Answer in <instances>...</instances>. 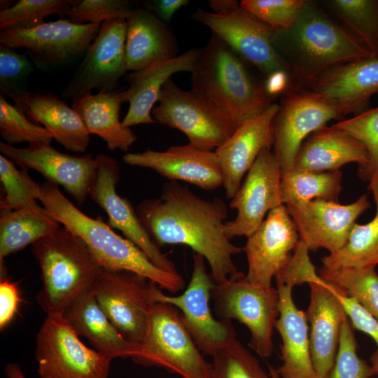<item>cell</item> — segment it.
<instances>
[{"label":"cell","mask_w":378,"mask_h":378,"mask_svg":"<svg viewBox=\"0 0 378 378\" xmlns=\"http://www.w3.org/2000/svg\"><path fill=\"white\" fill-rule=\"evenodd\" d=\"M308 89L335 103L344 115L360 113L378 92V57L370 56L334 68Z\"/></svg>","instance_id":"484cf974"},{"label":"cell","mask_w":378,"mask_h":378,"mask_svg":"<svg viewBox=\"0 0 378 378\" xmlns=\"http://www.w3.org/2000/svg\"><path fill=\"white\" fill-rule=\"evenodd\" d=\"M279 108L273 103L260 114L239 125L232 136L214 151L223 176L227 199H232L259 153L272 147V122Z\"/></svg>","instance_id":"603a6c76"},{"label":"cell","mask_w":378,"mask_h":378,"mask_svg":"<svg viewBox=\"0 0 378 378\" xmlns=\"http://www.w3.org/2000/svg\"><path fill=\"white\" fill-rule=\"evenodd\" d=\"M62 314L80 337L86 338L95 350L111 360L133 359L138 355L141 346L130 342L121 335L100 308L91 290Z\"/></svg>","instance_id":"f546056e"},{"label":"cell","mask_w":378,"mask_h":378,"mask_svg":"<svg viewBox=\"0 0 378 378\" xmlns=\"http://www.w3.org/2000/svg\"><path fill=\"white\" fill-rule=\"evenodd\" d=\"M276 373H277V372H276ZM276 378H280V377H279V375L278 374V373H277V374H276Z\"/></svg>","instance_id":"f5cc1de1"},{"label":"cell","mask_w":378,"mask_h":378,"mask_svg":"<svg viewBox=\"0 0 378 378\" xmlns=\"http://www.w3.org/2000/svg\"><path fill=\"white\" fill-rule=\"evenodd\" d=\"M369 189L376 204L374 218L365 224L356 223L344 246L321 258V267L335 270L378 265V174L370 180Z\"/></svg>","instance_id":"d6a6232c"},{"label":"cell","mask_w":378,"mask_h":378,"mask_svg":"<svg viewBox=\"0 0 378 378\" xmlns=\"http://www.w3.org/2000/svg\"><path fill=\"white\" fill-rule=\"evenodd\" d=\"M135 8L126 0H81L76 1L64 15L76 24H102L113 20H127Z\"/></svg>","instance_id":"7bdbcfd3"},{"label":"cell","mask_w":378,"mask_h":378,"mask_svg":"<svg viewBox=\"0 0 378 378\" xmlns=\"http://www.w3.org/2000/svg\"><path fill=\"white\" fill-rule=\"evenodd\" d=\"M4 266L1 265L0 281V329L3 330L18 313L21 298L18 286L6 276Z\"/></svg>","instance_id":"c3c4849f"},{"label":"cell","mask_w":378,"mask_h":378,"mask_svg":"<svg viewBox=\"0 0 378 378\" xmlns=\"http://www.w3.org/2000/svg\"><path fill=\"white\" fill-rule=\"evenodd\" d=\"M38 201L59 223L79 237L101 267L139 274L172 293L183 288L179 274L170 273L155 265L133 242L115 233L100 217L93 218L76 207L49 181L40 184Z\"/></svg>","instance_id":"277c9868"},{"label":"cell","mask_w":378,"mask_h":378,"mask_svg":"<svg viewBox=\"0 0 378 378\" xmlns=\"http://www.w3.org/2000/svg\"><path fill=\"white\" fill-rule=\"evenodd\" d=\"M223 39L212 33L191 71V89L202 94L240 125L274 103L265 80Z\"/></svg>","instance_id":"3957f363"},{"label":"cell","mask_w":378,"mask_h":378,"mask_svg":"<svg viewBox=\"0 0 378 378\" xmlns=\"http://www.w3.org/2000/svg\"><path fill=\"white\" fill-rule=\"evenodd\" d=\"M353 327L346 318L341 328L340 342L333 367L326 378H370L372 368L357 354Z\"/></svg>","instance_id":"b9f144b4"},{"label":"cell","mask_w":378,"mask_h":378,"mask_svg":"<svg viewBox=\"0 0 378 378\" xmlns=\"http://www.w3.org/2000/svg\"><path fill=\"white\" fill-rule=\"evenodd\" d=\"M100 26L59 19L32 28L1 31L0 46L24 49L41 69H59L84 56Z\"/></svg>","instance_id":"5bb4252c"},{"label":"cell","mask_w":378,"mask_h":378,"mask_svg":"<svg viewBox=\"0 0 378 378\" xmlns=\"http://www.w3.org/2000/svg\"><path fill=\"white\" fill-rule=\"evenodd\" d=\"M371 366L372 368L374 374L378 375V346L376 350L372 354L370 357Z\"/></svg>","instance_id":"816d5d0a"},{"label":"cell","mask_w":378,"mask_h":378,"mask_svg":"<svg viewBox=\"0 0 378 378\" xmlns=\"http://www.w3.org/2000/svg\"><path fill=\"white\" fill-rule=\"evenodd\" d=\"M158 286L128 271L101 267L91 291L110 321L130 342L141 346L148 325Z\"/></svg>","instance_id":"30bf717a"},{"label":"cell","mask_w":378,"mask_h":378,"mask_svg":"<svg viewBox=\"0 0 378 378\" xmlns=\"http://www.w3.org/2000/svg\"><path fill=\"white\" fill-rule=\"evenodd\" d=\"M0 181L5 194L0 202L1 210L13 211L37 204L40 184L29 176L27 171L18 169L2 154Z\"/></svg>","instance_id":"f35d334b"},{"label":"cell","mask_w":378,"mask_h":378,"mask_svg":"<svg viewBox=\"0 0 378 378\" xmlns=\"http://www.w3.org/2000/svg\"><path fill=\"white\" fill-rule=\"evenodd\" d=\"M356 162L363 167L368 162L363 145L336 127L324 126L310 134L302 143L292 170L298 172H335L344 164Z\"/></svg>","instance_id":"83f0119b"},{"label":"cell","mask_w":378,"mask_h":378,"mask_svg":"<svg viewBox=\"0 0 378 378\" xmlns=\"http://www.w3.org/2000/svg\"><path fill=\"white\" fill-rule=\"evenodd\" d=\"M131 166L154 170L169 181H182L206 190L223 186L222 169L215 151L195 147L190 144L173 146L166 150L150 149L122 156Z\"/></svg>","instance_id":"44dd1931"},{"label":"cell","mask_w":378,"mask_h":378,"mask_svg":"<svg viewBox=\"0 0 378 378\" xmlns=\"http://www.w3.org/2000/svg\"><path fill=\"white\" fill-rule=\"evenodd\" d=\"M212 12L199 8L193 20L209 28L265 77L276 72L288 74L297 84L292 69L276 50L274 29L244 9L236 0L208 1Z\"/></svg>","instance_id":"8992f818"},{"label":"cell","mask_w":378,"mask_h":378,"mask_svg":"<svg viewBox=\"0 0 378 378\" xmlns=\"http://www.w3.org/2000/svg\"><path fill=\"white\" fill-rule=\"evenodd\" d=\"M342 173L335 172H298L281 174L282 202L284 205L322 199L338 202Z\"/></svg>","instance_id":"836d02e7"},{"label":"cell","mask_w":378,"mask_h":378,"mask_svg":"<svg viewBox=\"0 0 378 378\" xmlns=\"http://www.w3.org/2000/svg\"><path fill=\"white\" fill-rule=\"evenodd\" d=\"M344 115L335 103L302 86H292L281 95L279 108L272 122V148L281 174L292 170L306 138L330 120Z\"/></svg>","instance_id":"8fae6325"},{"label":"cell","mask_w":378,"mask_h":378,"mask_svg":"<svg viewBox=\"0 0 378 378\" xmlns=\"http://www.w3.org/2000/svg\"><path fill=\"white\" fill-rule=\"evenodd\" d=\"M125 88L111 92H92L72 99L71 107L78 113L90 134L102 139L111 150L127 151L137 140L130 127L120 120Z\"/></svg>","instance_id":"4dcf8cb0"},{"label":"cell","mask_w":378,"mask_h":378,"mask_svg":"<svg viewBox=\"0 0 378 378\" xmlns=\"http://www.w3.org/2000/svg\"><path fill=\"white\" fill-rule=\"evenodd\" d=\"M300 241L296 227L284 204L272 209L247 237L243 251L248 262L246 279L272 286V279L290 260Z\"/></svg>","instance_id":"d6986e66"},{"label":"cell","mask_w":378,"mask_h":378,"mask_svg":"<svg viewBox=\"0 0 378 378\" xmlns=\"http://www.w3.org/2000/svg\"><path fill=\"white\" fill-rule=\"evenodd\" d=\"M34 71L31 60L13 49L0 46V91L14 103L25 91V82Z\"/></svg>","instance_id":"f6af8a7d"},{"label":"cell","mask_w":378,"mask_h":378,"mask_svg":"<svg viewBox=\"0 0 378 378\" xmlns=\"http://www.w3.org/2000/svg\"><path fill=\"white\" fill-rule=\"evenodd\" d=\"M337 294L352 327L371 337L378 346V320L354 298L339 288Z\"/></svg>","instance_id":"7dc6e473"},{"label":"cell","mask_w":378,"mask_h":378,"mask_svg":"<svg viewBox=\"0 0 378 378\" xmlns=\"http://www.w3.org/2000/svg\"><path fill=\"white\" fill-rule=\"evenodd\" d=\"M159 104L152 111L155 120L180 130L190 145L213 150L237 127L234 122L202 94L183 90L170 78L163 86Z\"/></svg>","instance_id":"ba28073f"},{"label":"cell","mask_w":378,"mask_h":378,"mask_svg":"<svg viewBox=\"0 0 378 378\" xmlns=\"http://www.w3.org/2000/svg\"><path fill=\"white\" fill-rule=\"evenodd\" d=\"M273 39L298 85L306 88L334 68L373 56L311 1H307L293 27L274 29Z\"/></svg>","instance_id":"7a4b0ae2"},{"label":"cell","mask_w":378,"mask_h":378,"mask_svg":"<svg viewBox=\"0 0 378 378\" xmlns=\"http://www.w3.org/2000/svg\"><path fill=\"white\" fill-rule=\"evenodd\" d=\"M0 151L20 169L35 170L47 181L62 186L78 204L83 203L89 196L95 168V158L91 154L64 153L48 143L17 148L0 142Z\"/></svg>","instance_id":"ffe728a7"},{"label":"cell","mask_w":378,"mask_h":378,"mask_svg":"<svg viewBox=\"0 0 378 378\" xmlns=\"http://www.w3.org/2000/svg\"><path fill=\"white\" fill-rule=\"evenodd\" d=\"M73 0H20L0 10L1 31L29 29L44 22L52 15H64L75 3Z\"/></svg>","instance_id":"74e56055"},{"label":"cell","mask_w":378,"mask_h":378,"mask_svg":"<svg viewBox=\"0 0 378 378\" xmlns=\"http://www.w3.org/2000/svg\"><path fill=\"white\" fill-rule=\"evenodd\" d=\"M308 284L310 301L305 314L309 323L312 360L318 378H326L333 367L341 328L347 317L335 286L321 278Z\"/></svg>","instance_id":"7402d4cb"},{"label":"cell","mask_w":378,"mask_h":378,"mask_svg":"<svg viewBox=\"0 0 378 378\" xmlns=\"http://www.w3.org/2000/svg\"><path fill=\"white\" fill-rule=\"evenodd\" d=\"M0 134L5 143L11 146L24 142L50 144L53 139L45 127L31 120L2 94H0Z\"/></svg>","instance_id":"ab89813d"},{"label":"cell","mask_w":378,"mask_h":378,"mask_svg":"<svg viewBox=\"0 0 378 378\" xmlns=\"http://www.w3.org/2000/svg\"><path fill=\"white\" fill-rule=\"evenodd\" d=\"M212 297L219 319H235L246 326L251 333L250 348L262 358L270 357L279 315L277 289L253 284L244 276L216 284Z\"/></svg>","instance_id":"7c38bea8"},{"label":"cell","mask_w":378,"mask_h":378,"mask_svg":"<svg viewBox=\"0 0 378 378\" xmlns=\"http://www.w3.org/2000/svg\"><path fill=\"white\" fill-rule=\"evenodd\" d=\"M126 20L102 22L93 41L72 77L62 92L64 99L97 90L111 92L126 72Z\"/></svg>","instance_id":"9a60e30c"},{"label":"cell","mask_w":378,"mask_h":378,"mask_svg":"<svg viewBox=\"0 0 378 378\" xmlns=\"http://www.w3.org/2000/svg\"><path fill=\"white\" fill-rule=\"evenodd\" d=\"M38 203L22 209L1 210L0 262L52 234L61 225Z\"/></svg>","instance_id":"1f68e13d"},{"label":"cell","mask_w":378,"mask_h":378,"mask_svg":"<svg viewBox=\"0 0 378 378\" xmlns=\"http://www.w3.org/2000/svg\"><path fill=\"white\" fill-rule=\"evenodd\" d=\"M125 64L135 71L178 55L176 38L167 24L145 8H136L126 20Z\"/></svg>","instance_id":"f1b7e54d"},{"label":"cell","mask_w":378,"mask_h":378,"mask_svg":"<svg viewBox=\"0 0 378 378\" xmlns=\"http://www.w3.org/2000/svg\"><path fill=\"white\" fill-rule=\"evenodd\" d=\"M360 141L368 155L365 166L358 174L365 180L378 174V107L366 110L355 116L334 124Z\"/></svg>","instance_id":"60d3db41"},{"label":"cell","mask_w":378,"mask_h":378,"mask_svg":"<svg viewBox=\"0 0 378 378\" xmlns=\"http://www.w3.org/2000/svg\"><path fill=\"white\" fill-rule=\"evenodd\" d=\"M320 277L354 298L378 320V274L375 267L329 270L321 267Z\"/></svg>","instance_id":"d590c367"},{"label":"cell","mask_w":378,"mask_h":378,"mask_svg":"<svg viewBox=\"0 0 378 378\" xmlns=\"http://www.w3.org/2000/svg\"><path fill=\"white\" fill-rule=\"evenodd\" d=\"M33 122L41 124L59 144L75 153H85L90 140L78 113L48 92L25 90L15 102Z\"/></svg>","instance_id":"4316f807"},{"label":"cell","mask_w":378,"mask_h":378,"mask_svg":"<svg viewBox=\"0 0 378 378\" xmlns=\"http://www.w3.org/2000/svg\"><path fill=\"white\" fill-rule=\"evenodd\" d=\"M199 49L191 48L174 57L157 61L127 76L129 87L125 90V101L129 103V108L122 120L125 126L156 122L152 111L163 86L174 74L191 72Z\"/></svg>","instance_id":"cb8c5ba5"},{"label":"cell","mask_w":378,"mask_h":378,"mask_svg":"<svg viewBox=\"0 0 378 378\" xmlns=\"http://www.w3.org/2000/svg\"><path fill=\"white\" fill-rule=\"evenodd\" d=\"M192 259L191 278L184 292L169 296L158 286L153 298L155 302L167 303L179 309L181 320L197 347L213 356L236 339V332L231 321L213 316L209 300L216 284L206 271L204 258L194 252Z\"/></svg>","instance_id":"4fadbf2b"},{"label":"cell","mask_w":378,"mask_h":378,"mask_svg":"<svg viewBox=\"0 0 378 378\" xmlns=\"http://www.w3.org/2000/svg\"><path fill=\"white\" fill-rule=\"evenodd\" d=\"M80 337L62 314H47L36 337L39 378H108L111 360Z\"/></svg>","instance_id":"9c48e42d"},{"label":"cell","mask_w":378,"mask_h":378,"mask_svg":"<svg viewBox=\"0 0 378 378\" xmlns=\"http://www.w3.org/2000/svg\"><path fill=\"white\" fill-rule=\"evenodd\" d=\"M136 212L157 246L186 245L202 255L216 284L245 276L232 259L243 248L225 233L228 209L220 197L203 199L170 181L163 185L160 197L142 201Z\"/></svg>","instance_id":"6da1fadb"},{"label":"cell","mask_w":378,"mask_h":378,"mask_svg":"<svg viewBox=\"0 0 378 378\" xmlns=\"http://www.w3.org/2000/svg\"><path fill=\"white\" fill-rule=\"evenodd\" d=\"M133 360L158 366L181 378H214L212 363L202 356L174 306L153 305L145 339Z\"/></svg>","instance_id":"52a82bcc"},{"label":"cell","mask_w":378,"mask_h":378,"mask_svg":"<svg viewBox=\"0 0 378 378\" xmlns=\"http://www.w3.org/2000/svg\"><path fill=\"white\" fill-rule=\"evenodd\" d=\"M189 3L188 0H149L144 2V8L152 12L163 22L168 24L174 14Z\"/></svg>","instance_id":"681fc988"},{"label":"cell","mask_w":378,"mask_h":378,"mask_svg":"<svg viewBox=\"0 0 378 378\" xmlns=\"http://www.w3.org/2000/svg\"><path fill=\"white\" fill-rule=\"evenodd\" d=\"M120 169L118 162L104 153L95 157V168L89 196L106 213L107 224L120 230L158 267L178 274L174 262L162 253L141 223L132 205L116 192Z\"/></svg>","instance_id":"2e32d148"},{"label":"cell","mask_w":378,"mask_h":378,"mask_svg":"<svg viewBox=\"0 0 378 378\" xmlns=\"http://www.w3.org/2000/svg\"><path fill=\"white\" fill-rule=\"evenodd\" d=\"M41 272L36 301L46 314L62 313L91 290L101 267L85 244L64 226L31 245Z\"/></svg>","instance_id":"5b68a950"},{"label":"cell","mask_w":378,"mask_h":378,"mask_svg":"<svg viewBox=\"0 0 378 378\" xmlns=\"http://www.w3.org/2000/svg\"><path fill=\"white\" fill-rule=\"evenodd\" d=\"M4 372L6 378H26L20 365L16 363H7Z\"/></svg>","instance_id":"f907efd6"},{"label":"cell","mask_w":378,"mask_h":378,"mask_svg":"<svg viewBox=\"0 0 378 378\" xmlns=\"http://www.w3.org/2000/svg\"><path fill=\"white\" fill-rule=\"evenodd\" d=\"M325 4L342 25L378 57V0H330Z\"/></svg>","instance_id":"e575fe53"},{"label":"cell","mask_w":378,"mask_h":378,"mask_svg":"<svg viewBox=\"0 0 378 378\" xmlns=\"http://www.w3.org/2000/svg\"><path fill=\"white\" fill-rule=\"evenodd\" d=\"M309 249L301 240L290 260L275 276L276 283H281L293 288L304 283L309 284L320 280L309 257Z\"/></svg>","instance_id":"bcb514c9"},{"label":"cell","mask_w":378,"mask_h":378,"mask_svg":"<svg viewBox=\"0 0 378 378\" xmlns=\"http://www.w3.org/2000/svg\"><path fill=\"white\" fill-rule=\"evenodd\" d=\"M285 206L309 251L325 248L331 253L346 243L356 219L370 202L367 195H362L349 204L315 199Z\"/></svg>","instance_id":"ac0fdd59"},{"label":"cell","mask_w":378,"mask_h":378,"mask_svg":"<svg viewBox=\"0 0 378 378\" xmlns=\"http://www.w3.org/2000/svg\"><path fill=\"white\" fill-rule=\"evenodd\" d=\"M281 180V170L276 157L271 148L263 149L230 203V207L237 214L225 225L229 239L248 237L262 223L267 212L284 204Z\"/></svg>","instance_id":"e0dca14e"},{"label":"cell","mask_w":378,"mask_h":378,"mask_svg":"<svg viewBox=\"0 0 378 378\" xmlns=\"http://www.w3.org/2000/svg\"><path fill=\"white\" fill-rule=\"evenodd\" d=\"M307 0H242L240 6L274 29H287L297 22Z\"/></svg>","instance_id":"ee69618b"},{"label":"cell","mask_w":378,"mask_h":378,"mask_svg":"<svg viewBox=\"0 0 378 378\" xmlns=\"http://www.w3.org/2000/svg\"><path fill=\"white\" fill-rule=\"evenodd\" d=\"M212 357L214 378H276V369L270 366L267 374L237 338Z\"/></svg>","instance_id":"8d00e7d4"},{"label":"cell","mask_w":378,"mask_h":378,"mask_svg":"<svg viewBox=\"0 0 378 378\" xmlns=\"http://www.w3.org/2000/svg\"><path fill=\"white\" fill-rule=\"evenodd\" d=\"M276 284L279 315L275 328L282 340V364L276 369V372L280 378H318L312 360L306 314L295 304L293 288L281 283Z\"/></svg>","instance_id":"d4e9b609"}]
</instances>
